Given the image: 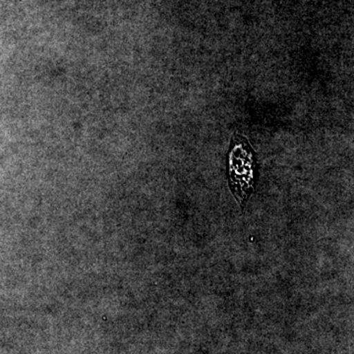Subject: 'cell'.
<instances>
[{
	"mask_svg": "<svg viewBox=\"0 0 354 354\" xmlns=\"http://www.w3.org/2000/svg\"><path fill=\"white\" fill-rule=\"evenodd\" d=\"M255 153L250 144L241 135H234L228 153V178L234 197L244 202L253 192L256 177Z\"/></svg>",
	"mask_w": 354,
	"mask_h": 354,
	"instance_id": "1",
	"label": "cell"
}]
</instances>
